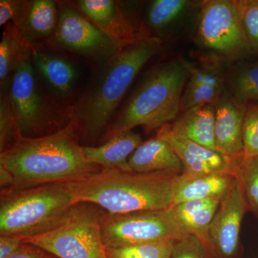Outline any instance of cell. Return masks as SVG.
<instances>
[{"label": "cell", "mask_w": 258, "mask_h": 258, "mask_svg": "<svg viewBox=\"0 0 258 258\" xmlns=\"http://www.w3.org/2000/svg\"><path fill=\"white\" fill-rule=\"evenodd\" d=\"M20 136L8 97H5L2 99L1 107H0V151L1 152L13 145Z\"/></svg>", "instance_id": "30"}, {"label": "cell", "mask_w": 258, "mask_h": 258, "mask_svg": "<svg viewBox=\"0 0 258 258\" xmlns=\"http://www.w3.org/2000/svg\"><path fill=\"white\" fill-rule=\"evenodd\" d=\"M103 212L91 204L75 205L62 223L42 235L23 239L56 258H107L101 234Z\"/></svg>", "instance_id": "6"}, {"label": "cell", "mask_w": 258, "mask_h": 258, "mask_svg": "<svg viewBox=\"0 0 258 258\" xmlns=\"http://www.w3.org/2000/svg\"><path fill=\"white\" fill-rule=\"evenodd\" d=\"M53 36L55 43L64 50L96 58L108 59L125 43L111 38L74 7L66 4L59 11Z\"/></svg>", "instance_id": "9"}, {"label": "cell", "mask_w": 258, "mask_h": 258, "mask_svg": "<svg viewBox=\"0 0 258 258\" xmlns=\"http://www.w3.org/2000/svg\"><path fill=\"white\" fill-rule=\"evenodd\" d=\"M197 38L203 48L222 60H240L252 54L242 25L240 0L203 2Z\"/></svg>", "instance_id": "7"}, {"label": "cell", "mask_w": 258, "mask_h": 258, "mask_svg": "<svg viewBox=\"0 0 258 258\" xmlns=\"http://www.w3.org/2000/svg\"><path fill=\"white\" fill-rule=\"evenodd\" d=\"M171 258H216L201 239L185 235L174 240Z\"/></svg>", "instance_id": "28"}, {"label": "cell", "mask_w": 258, "mask_h": 258, "mask_svg": "<svg viewBox=\"0 0 258 258\" xmlns=\"http://www.w3.org/2000/svg\"><path fill=\"white\" fill-rule=\"evenodd\" d=\"M128 165L134 172H183L182 164L172 148L166 141L157 137L141 144L129 157Z\"/></svg>", "instance_id": "18"}, {"label": "cell", "mask_w": 258, "mask_h": 258, "mask_svg": "<svg viewBox=\"0 0 258 258\" xmlns=\"http://www.w3.org/2000/svg\"><path fill=\"white\" fill-rule=\"evenodd\" d=\"M181 173L104 169L67 183L77 204L96 205L111 215L165 210L174 205Z\"/></svg>", "instance_id": "3"}, {"label": "cell", "mask_w": 258, "mask_h": 258, "mask_svg": "<svg viewBox=\"0 0 258 258\" xmlns=\"http://www.w3.org/2000/svg\"><path fill=\"white\" fill-rule=\"evenodd\" d=\"M225 88L212 87V86L193 85L188 83L183 93L180 106V112H184L204 105H216Z\"/></svg>", "instance_id": "26"}, {"label": "cell", "mask_w": 258, "mask_h": 258, "mask_svg": "<svg viewBox=\"0 0 258 258\" xmlns=\"http://www.w3.org/2000/svg\"><path fill=\"white\" fill-rule=\"evenodd\" d=\"M220 201L221 199L191 200L172 206L176 218L184 233L201 239L211 252L209 229Z\"/></svg>", "instance_id": "20"}, {"label": "cell", "mask_w": 258, "mask_h": 258, "mask_svg": "<svg viewBox=\"0 0 258 258\" xmlns=\"http://www.w3.org/2000/svg\"><path fill=\"white\" fill-rule=\"evenodd\" d=\"M193 2L187 0H154L151 2L147 12L149 28L159 33L164 32L189 10Z\"/></svg>", "instance_id": "23"}, {"label": "cell", "mask_w": 258, "mask_h": 258, "mask_svg": "<svg viewBox=\"0 0 258 258\" xmlns=\"http://www.w3.org/2000/svg\"><path fill=\"white\" fill-rule=\"evenodd\" d=\"M8 258H56L40 247L24 242L15 252Z\"/></svg>", "instance_id": "34"}, {"label": "cell", "mask_w": 258, "mask_h": 258, "mask_svg": "<svg viewBox=\"0 0 258 258\" xmlns=\"http://www.w3.org/2000/svg\"><path fill=\"white\" fill-rule=\"evenodd\" d=\"M235 179V176L223 172L181 173L176 184L174 205L191 200L222 199Z\"/></svg>", "instance_id": "15"}, {"label": "cell", "mask_w": 258, "mask_h": 258, "mask_svg": "<svg viewBox=\"0 0 258 258\" xmlns=\"http://www.w3.org/2000/svg\"><path fill=\"white\" fill-rule=\"evenodd\" d=\"M24 243L22 237L13 235H0V258H8Z\"/></svg>", "instance_id": "33"}, {"label": "cell", "mask_w": 258, "mask_h": 258, "mask_svg": "<svg viewBox=\"0 0 258 258\" xmlns=\"http://www.w3.org/2000/svg\"><path fill=\"white\" fill-rule=\"evenodd\" d=\"M101 234L106 247L176 240L186 235L172 207L120 215L103 213Z\"/></svg>", "instance_id": "8"}, {"label": "cell", "mask_w": 258, "mask_h": 258, "mask_svg": "<svg viewBox=\"0 0 258 258\" xmlns=\"http://www.w3.org/2000/svg\"><path fill=\"white\" fill-rule=\"evenodd\" d=\"M32 47L19 33L15 25L5 28L0 42V81L4 88L15 70L23 61L31 58Z\"/></svg>", "instance_id": "22"}, {"label": "cell", "mask_w": 258, "mask_h": 258, "mask_svg": "<svg viewBox=\"0 0 258 258\" xmlns=\"http://www.w3.org/2000/svg\"><path fill=\"white\" fill-rule=\"evenodd\" d=\"M77 6L79 11L97 28L117 41L127 42L138 38L117 2L80 0Z\"/></svg>", "instance_id": "13"}, {"label": "cell", "mask_w": 258, "mask_h": 258, "mask_svg": "<svg viewBox=\"0 0 258 258\" xmlns=\"http://www.w3.org/2000/svg\"><path fill=\"white\" fill-rule=\"evenodd\" d=\"M225 89L244 106L258 103V60H242L232 67L225 75Z\"/></svg>", "instance_id": "21"}, {"label": "cell", "mask_w": 258, "mask_h": 258, "mask_svg": "<svg viewBox=\"0 0 258 258\" xmlns=\"http://www.w3.org/2000/svg\"><path fill=\"white\" fill-rule=\"evenodd\" d=\"M189 62L179 57L149 71L108 128V139L137 126L152 132L175 120L189 81Z\"/></svg>", "instance_id": "4"}, {"label": "cell", "mask_w": 258, "mask_h": 258, "mask_svg": "<svg viewBox=\"0 0 258 258\" xmlns=\"http://www.w3.org/2000/svg\"><path fill=\"white\" fill-rule=\"evenodd\" d=\"M142 143V137L132 130L116 134L98 147L82 146V151L88 162L102 169L131 171L129 157Z\"/></svg>", "instance_id": "14"}, {"label": "cell", "mask_w": 258, "mask_h": 258, "mask_svg": "<svg viewBox=\"0 0 258 258\" xmlns=\"http://www.w3.org/2000/svg\"><path fill=\"white\" fill-rule=\"evenodd\" d=\"M247 202L240 181L235 177L221 199L209 229L210 247L216 258H235L240 247L241 225Z\"/></svg>", "instance_id": "11"}, {"label": "cell", "mask_w": 258, "mask_h": 258, "mask_svg": "<svg viewBox=\"0 0 258 258\" xmlns=\"http://www.w3.org/2000/svg\"><path fill=\"white\" fill-rule=\"evenodd\" d=\"M78 138L71 123L50 135L20 136L0 154V165L13 176V186L8 189L69 182L101 171L86 160Z\"/></svg>", "instance_id": "2"}, {"label": "cell", "mask_w": 258, "mask_h": 258, "mask_svg": "<svg viewBox=\"0 0 258 258\" xmlns=\"http://www.w3.org/2000/svg\"><path fill=\"white\" fill-rule=\"evenodd\" d=\"M246 106L227 91L215 105V140L217 150L240 164L243 159L242 127Z\"/></svg>", "instance_id": "12"}, {"label": "cell", "mask_w": 258, "mask_h": 258, "mask_svg": "<svg viewBox=\"0 0 258 258\" xmlns=\"http://www.w3.org/2000/svg\"><path fill=\"white\" fill-rule=\"evenodd\" d=\"M59 12L52 0L27 1L23 14L15 22V27L28 42L52 36L58 22Z\"/></svg>", "instance_id": "17"}, {"label": "cell", "mask_w": 258, "mask_h": 258, "mask_svg": "<svg viewBox=\"0 0 258 258\" xmlns=\"http://www.w3.org/2000/svg\"><path fill=\"white\" fill-rule=\"evenodd\" d=\"M174 240L106 247L107 258H171Z\"/></svg>", "instance_id": "24"}, {"label": "cell", "mask_w": 258, "mask_h": 258, "mask_svg": "<svg viewBox=\"0 0 258 258\" xmlns=\"http://www.w3.org/2000/svg\"><path fill=\"white\" fill-rule=\"evenodd\" d=\"M160 45L158 37H139L106 59L75 104L71 123L78 137L95 140L109 128L122 98Z\"/></svg>", "instance_id": "1"}, {"label": "cell", "mask_w": 258, "mask_h": 258, "mask_svg": "<svg viewBox=\"0 0 258 258\" xmlns=\"http://www.w3.org/2000/svg\"><path fill=\"white\" fill-rule=\"evenodd\" d=\"M30 60L23 61L15 70L8 96L19 134L26 138H34L47 120L46 106Z\"/></svg>", "instance_id": "10"}, {"label": "cell", "mask_w": 258, "mask_h": 258, "mask_svg": "<svg viewBox=\"0 0 258 258\" xmlns=\"http://www.w3.org/2000/svg\"><path fill=\"white\" fill-rule=\"evenodd\" d=\"M242 21L251 52L258 55V0H241Z\"/></svg>", "instance_id": "29"}, {"label": "cell", "mask_w": 258, "mask_h": 258, "mask_svg": "<svg viewBox=\"0 0 258 258\" xmlns=\"http://www.w3.org/2000/svg\"><path fill=\"white\" fill-rule=\"evenodd\" d=\"M31 60L54 93L62 98L71 94L79 78V71L73 62L60 56L36 50H32Z\"/></svg>", "instance_id": "19"}, {"label": "cell", "mask_w": 258, "mask_h": 258, "mask_svg": "<svg viewBox=\"0 0 258 258\" xmlns=\"http://www.w3.org/2000/svg\"><path fill=\"white\" fill-rule=\"evenodd\" d=\"M215 105L208 104L182 112L168 123L173 134L203 147L217 151L215 140ZM218 152V151H217Z\"/></svg>", "instance_id": "16"}, {"label": "cell", "mask_w": 258, "mask_h": 258, "mask_svg": "<svg viewBox=\"0 0 258 258\" xmlns=\"http://www.w3.org/2000/svg\"><path fill=\"white\" fill-rule=\"evenodd\" d=\"M249 210L258 214V157L242 159L236 172Z\"/></svg>", "instance_id": "25"}, {"label": "cell", "mask_w": 258, "mask_h": 258, "mask_svg": "<svg viewBox=\"0 0 258 258\" xmlns=\"http://www.w3.org/2000/svg\"><path fill=\"white\" fill-rule=\"evenodd\" d=\"M242 142L243 159L258 157V103H249L246 106Z\"/></svg>", "instance_id": "27"}, {"label": "cell", "mask_w": 258, "mask_h": 258, "mask_svg": "<svg viewBox=\"0 0 258 258\" xmlns=\"http://www.w3.org/2000/svg\"><path fill=\"white\" fill-rule=\"evenodd\" d=\"M76 205L66 182L1 190L0 235H42L62 223Z\"/></svg>", "instance_id": "5"}, {"label": "cell", "mask_w": 258, "mask_h": 258, "mask_svg": "<svg viewBox=\"0 0 258 258\" xmlns=\"http://www.w3.org/2000/svg\"><path fill=\"white\" fill-rule=\"evenodd\" d=\"M27 5V1L20 0H1L0 1V25L13 20H17L23 14Z\"/></svg>", "instance_id": "32"}, {"label": "cell", "mask_w": 258, "mask_h": 258, "mask_svg": "<svg viewBox=\"0 0 258 258\" xmlns=\"http://www.w3.org/2000/svg\"><path fill=\"white\" fill-rule=\"evenodd\" d=\"M189 72L188 83L190 84L225 88V75L215 66L197 68L190 64Z\"/></svg>", "instance_id": "31"}]
</instances>
